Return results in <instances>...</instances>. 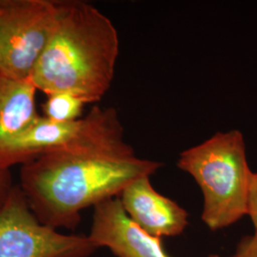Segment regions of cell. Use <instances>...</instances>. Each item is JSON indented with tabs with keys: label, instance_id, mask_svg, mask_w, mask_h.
Wrapping results in <instances>:
<instances>
[{
	"label": "cell",
	"instance_id": "obj_1",
	"mask_svg": "<svg viewBox=\"0 0 257 257\" xmlns=\"http://www.w3.org/2000/svg\"><path fill=\"white\" fill-rule=\"evenodd\" d=\"M161 167L137 156L46 154L21 165L19 186L42 224L73 230L84 209L118 197L128 184Z\"/></svg>",
	"mask_w": 257,
	"mask_h": 257
},
{
	"label": "cell",
	"instance_id": "obj_2",
	"mask_svg": "<svg viewBox=\"0 0 257 257\" xmlns=\"http://www.w3.org/2000/svg\"><path fill=\"white\" fill-rule=\"evenodd\" d=\"M52 37L31 80L50 94L71 92L87 104L100 101L113 80L118 33L110 19L80 0H57Z\"/></svg>",
	"mask_w": 257,
	"mask_h": 257
},
{
	"label": "cell",
	"instance_id": "obj_3",
	"mask_svg": "<svg viewBox=\"0 0 257 257\" xmlns=\"http://www.w3.org/2000/svg\"><path fill=\"white\" fill-rule=\"evenodd\" d=\"M177 167L193 176L203 193L202 220L211 230L230 227L247 215L252 172L239 130L216 133L183 151Z\"/></svg>",
	"mask_w": 257,
	"mask_h": 257
},
{
	"label": "cell",
	"instance_id": "obj_4",
	"mask_svg": "<svg viewBox=\"0 0 257 257\" xmlns=\"http://www.w3.org/2000/svg\"><path fill=\"white\" fill-rule=\"evenodd\" d=\"M46 154L74 156H136L124 138V128L114 108L93 106L78 119L55 123L43 116L25 135L0 152V167L23 165Z\"/></svg>",
	"mask_w": 257,
	"mask_h": 257
},
{
	"label": "cell",
	"instance_id": "obj_5",
	"mask_svg": "<svg viewBox=\"0 0 257 257\" xmlns=\"http://www.w3.org/2000/svg\"><path fill=\"white\" fill-rule=\"evenodd\" d=\"M57 0H0V74L31 79L55 31Z\"/></svg>",
	"mask_w": 257,
	"mask_h": 257
},
{
	"label": "cell",
	"instance_id": "obj_6",
	"mask_svg": "<svg viewBox=\"0 0 257 257\" xmlns=\"http://www.w3.org/2000/svg\"><path fill=\"white\" fill-rule=\"evenodd\" d=\"M88 235L63 234L37 219L19 184L0 207V257H89Z\"/></svg>",
	"mask_w": 257,
	"mask_h": 257
},
{
	"label": "cell",
	"instance_id": "obj_7",
	"mask_svg": "<svg viewBox=\"0 0 257 257\" xmlns=\"http://www.w3.org/2000/svg\"><path fill=\"white\" fill-rule=\"evenodd\" d=\"M88 237L97 248L106 247L117 257H171L157 238L128 216L118 197L93 207Z\"/></svg>",
	"mask_w": 257,
	"mask_h": 257
},
{
	"label": "cell",
	"instance_id": "obj_8",
	"mask_svg": "<svg viewBox=\"0 0 257 257\" xmlns=\"http://www.w3.org/2000/svg\"><path fill=\"white\" fill-rule=\"evenodd\" d=\"M119 198L128 216L155 237L179 235L188 226V212L158 193L151 183L150 176L128 184Z\"/></svg>",
	"mask_w": 257,
	"mask_h": 257
},
{
	"label": "cell",
	"instance_id": "obj_9",
	"mask_svg": "<svg viewBox=\"0 0 257 257\" xmlns=\"http://www.w3.org/2000/svg\"><path fill=\"white\" fill-rule=\"evenodd\" d=\"M37 91L31 79L17 80L0 74V152L41 118L36 107Z\"/></svg>",
	"mask_w": 257,
	"mask_h": 257
},
{
	"label": "cell",
	"instance_id": "obj_10",
	"mask_svg": "<svg viewBox=\"0 0 257 257\" xmlns=\"http://www.w3.org/2000/svg\"><path fill=\"white\" fill-rule=\"evenodd\" d=\"M42 104L43 117L55 123H66L81 117L84 106L83 98L71 92H54L47 94Z\"/></svg>",
	"mask_w": 257,
	"mask_h": 257
},
{
	"label": "cell",
	"instance_id": "obj_11",
	"mask_svg": "<svg viewBox=\"0 0 257 257\" xmlns=\"http://www.w3.org/2000/svg\"><path fill=\"white\" fill-rule=\"evenodd\" d=\"M247 215L249 216L254 228V233L257 234V173H252L250 177Z\"/></svg>",
	"mask_w": 257,
	"mask_h": 257
},
{
	"label": "cell",
	"instance_id": "obj_12",
	"mask_svg": "<svg viewBox=\"0 0 257 257\" xmlns=\"http://www.w3.org/2000/svg\"><path fill=\"white\" fill-rule=\"evenodd\" d=\"M235 254L237 257H257V234L253 233L242 239Z\"/></svg>",
	"mask_w": 257,
	"mask_h": 257
},
{
	"label": "cell",
	"instance_id": "obj_13",
	"mask_svg": "<svg viewBox=\"0 0 257 257\" xmlns=\"http://www.w3.org/2000/svg\"><path fill=\"white\" fill-rule=\"evenodd\" d=\"M16 184L13 182V177L10 169L0 167V207L9 197L10 193Z\"/></svg>",
	"mask_w": 257,
	"mask_h": 257
},
{
	"label": "cell",
	"instance_id": "obj_14",
	"mask_svg": "<svg viewBox=\"0 0 257 257\" xmlns=\"http://www.w3.org/2000/svg\"><path fill=\"white\" fill-rule=\"evenodd\" d=\"M209 257H222V256H219V255H211V256H209ZM229 257H237V255H236V254H235V253H234V254H233V255H232V256H229Z\"/></svg>",
	"mask_w": 257,
	"mask_h": 257
}]
</instances>
